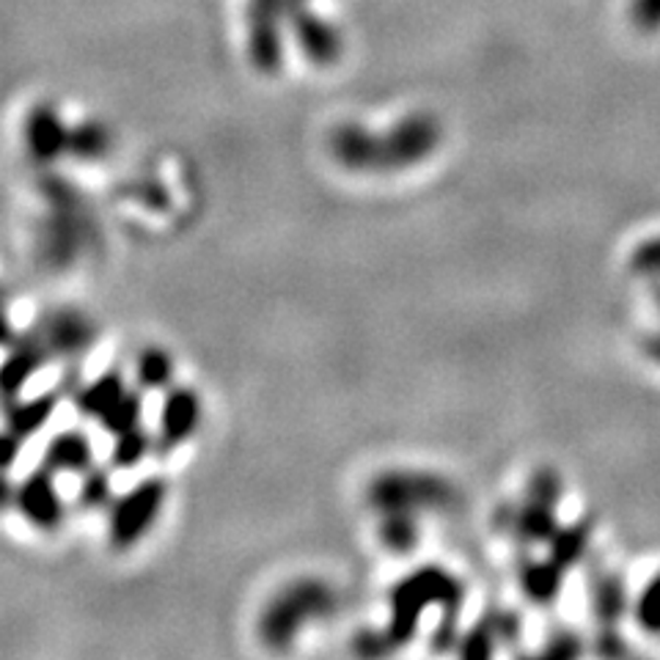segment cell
Returning <instances> with one entry per match:
<instances>
[{
    "mask_svg": "<svg viewBox=\"0 0 660 660\" xmlns=\"http://www.w3.org/2000/svg\"><path fill=\"white\" fill-rule=\"evenodd\" d=\"M466 600V589L457 575L448 569L427 564L416 573L405 575L399 584L391 589V622L383 631L391 652L405 644L413 641L419 631V620L427 609L437 605L443 611L441 625L432 636V649H452L459 638V609Z\"/></svg>",
    "mask_w": 660,
    "mask_h": 660,
    "instance_id": "cell-1",
    "label": "cell"
},
{
    "mask_svg": "<svg viewBox=\"0 0 660 660\" xmlns=\"http://www.w3.org/2000/svg\"><path fill=\"white\" fill-rule=\"evenodd\" d=\"M336 595L320 578H298L284 586L276 598L262 609L259 638L264 647L289 649L309 622L325 620L334 611Z\"/></svg>",
    "mask_w": 660,
    "mask_h": 660,
    "instance_id": "cell-2",
    "label": "cell"
},
{
    "mask_svg": "<svg viewBox=\"0 0 660 660\" xmlns=\"http://www.w3.org/2000/svg\"><path fill=\"white\" fill-rule=\"evenodd\" d=\"M457 501L452 482L430 471L394 468L374 477L367 488V504L374 512H441Z\"/></svg>",
    "mask_w": 660,
    "mask_h": 660,
    "instance_id": "cell-3",
    "label": "cell"
},
{
    "mask_svg": "<svg viewBox=\"0 0 660 660\" xmlns=\"http://www.w3.org/2000/svg\"><path fill=\"white\" fill-rule=\"evenodd\" d=\"M168 488L160 477L144 479L124 495L110 501V517H108V540L116 551H127V548L139 545L152 526L160 517L163 504H166Z\"/></svg>",
    "mask_w": 660,
    "mask_h": 660,
    "instance_id": "cell-4",
    "label": "cell"
},
{
    "mask_svg": "<svg viewBox=\"0 0 660 660\" xmlns=\"http://www.w3.org/2000/svg\"><path fill=\"white\" fill-rule=\"evenodd\" d=\"M441 144V124L430 113H413L396 121L385 135H380L377 173L405 171L424 163Z\"/></svg>",
    "mask_w": 660,
    "mask_h": 660,
    "instance_id": "cell-5",
    "label": "cell"
},
{
    "mask_svg": "<svg viewBox=\"0 0 660 660\" xmlns=\"http://www.w3.org/2000/svg\"><path fill=\"white\" fill-rule=\"evenodd\" d=\"M202 396L188 385H168L160 408V427H157V446L163 452L182 446L184 441L202 427Z\"/></svg>",
    "mask_w": 660,
    "mask_h": 660,
    "instance_id": "cell-6",
    "label": "cell"
},
{
    "mask_svg": "<svg viewBox=\"0 0 660 660\" xmlns=\"http://www.w3.org/2000/svg\"><path fill=\"white\" fill-rule=\"evenodd\" d=\"M14 504H17L20 515L39 531H56L63 523V501L56 488V473L50 468H39L31 473L14 490Z\"/></svg>",
    "mask_w": 660,
    "mask_h": 660,
    "instance_id": "cell-7",
    "label": "cell"
},
{
    "mask_svg": "<svg viewBox=\"0 0 660 660\" xmlns=\"http://www.w3.org/2000/svg\"><path fill=\"white\" fill-rule=\"evenodd\" d=\"M25 144L39 166H50L63 155H70V127L63 124L58 110L50 105L36 108L25 124Z\"/></svg>",
    "mask_w": 660,
    "mask_h": 660,
    "instance_id": "cell-8",
    "label": "cell"
},
{
    "mask_svg": "<svg viewBox=\"0 0 660 660\" xmlns=\"http://www.w3.org/2000/svg\"><path fill=\"white\" fill-rule=\"evenodd\" d=\"M380 135L363 124H339L331 132V157L356 173L377 171Z\"/></svg>",
    "mask_w": 660,
    "mask_h": 660,
    "instance_id": "cell-9",
    "label": "cell"
},
{
    "mask_svg": "<svg viewBox=\"0 0 660 660\" xmlns=\"http://www.w3.org/2000/svg\"><path fill=\"white\" fill-rule=\"evenodd\" d=\"M97 339L92 320L81 311H58L47 320V327L41 331V341L52 356L75 358L83 356Z\"/></svg>",
    "mask_w": 660,
    "mask_h": 660,
    "instance_id": "cell-10",
    "label": "cell"
},
{
    "mask_svg": "<svg viewBox=\"0 0 660 660\" xmlns=\"http://www.w3.org/2000/svg\"><path fill=\"white\" fill-rule=\"evenodd\" d=\"M94 466V446L81 430H63L52 435L45 448V468L52 473H83Z\"/></svg>",
    "mask_w": 660,
    "mask_h": 660,
    "instance_id": "cell-11",
    "label": "cell"
},
{
    "mask_svg": "<svg viewBox=\"0 0 660 660\" xmlns=\"http://www.w3.org/2000/svg\"><path fill=\"white\" fill-rule=\"evenodd\" d=\"M47 356H50V350H47L45 341L36 339V336H31L23 345L14 347L12 356L0 367V394L17 396L20 388L45 367Z\"/></svg>",
    "mask_w": 660,
    "mask_h": 660,
    "instance_id": "cell-12",
    "label": "cell"
},
{
    "mask_svg": "<svg viewBox=\"0 0 660 660\" xmlns=\"http://www.w3.org/2000/svg\"><path fill=\"white\" fill-rule=\"evenodd\" d=\"M124 391V374H121L119 369H108V372H103L97 380H92V383H86L77 391L75 405L77 410H81V416L99 421L105 410H108Z\"/></svg>",
    "mask_w": 660,
    "mask_h": 660,
    "instance_id": "cell-13",
    "label": "cell"
},
{
    "mask_svg": "<svg viewBox=\"0 0 660 660\" xmlns=\"http://www.w3.org/2000/svg\"><path fill=\"white\" fill-rule=\"evenodd\" d=\"M562 569L553 559L548 562H526L520 567V589L531 603L551 605L562 591Z\"/></svg>",
    "mask_w": 660,
    "mask_h": 660,
    "instance_id": "cell-14",
    "label": "cell"
},
{
    "mask_svg": "<svg viewBox=\"0 0 660 660\" xmlns=\"http://www.w3.org/2000/svg\"><path fill=\"white\" fill-rule=\"evenodd\" d=\"M295 34H298L300 47H303L305 56L316 63H334L341 52V39L331 25L320 23V20L309 17L298 20L295 25Z\"/></svg>",
    "mask_w": 660,
    "mask_h": 660,
    "instance_id": "cell-15",
    "label": "cell"
},
{
    "mask_svg": "<svg viewBox=\"0 0 660 660\" xmlns=\"http://www.w3.org/2000/svg\"><path fill=\"white\" fill-rule=\"evenodd\" d=\"M56 405H58L56 394H45V396H36V399H28V403H17L12 410H9V430H12L14 435L23 437V441L25 437L36 435V432L50 421V416L56 413Z\"/></svg>",
    "mask_w": 660,
    "mask_h": 660,
    "instance_id": "cell-16",
    "label": "cell"
},
{
    "mask_svg": "<svg viewBox=\"0 0 660 660\" xmlns=\"http://www.w3.org/2000/svg\"><path fill=\"white\" fill-rule=\"evenodd\" d=\"M413 512H383V520H380V542L388 548L391 553H410L419 542L421 531L419 523H416Z\"/></svg>",
    "mask_w": 660,
    "mask_h": 660,
    "instance_id": "cell-17",
    "label": "cell"
},
{
    "mask_svg": "<svg viewBox=\"0 0 660 660\" xmlns=\"http://www.w3.org/2000/svg\"><path fill=\"white\" fill-rule=\"evenodd\" d=\"M141 419H144V396L141 391H130L127 388L124 394L110 405L108 410L103 413L99 424L108 435H121V432H130L135 427H141Z\"/></svg>",
    "mask_w": 660,
    "mask_h": 660,
    "instance_id": "cell-18",
    "label": "cell"
},
{
    "mask_svg": "<svg viewBox=\"0 0 660 660\" xmlns=\"http://www.w3.org/2000/svg\"><path fill=\"white\" fill-rule=\"evenodd\" d=\"M110 132L99 121H83L70 130V155L81 163H97L108 155Z\"/></svg>",
    "mask_w": 660,
    "mask_h": 660,
    "instance_id": "cell-19",
    "label": "cell"
},
{
    "mask_svg": "<svg viewBox=\"0 0 660 660\" xmlns=\"http://www.w3.org/2000/svg\"><path fill=\"white\" fill-rule=\"evenodd\" d=\"M135 380L141 391H163L173 380V361L163 347H146L135 361Z\"/></svg>",
    "mask_w": 660,
    "mask_h": 660,
    "instance_id": "cell-20",
    "label": "cell"
},
{
    "mask_svg": "<svg viewBox=\"0 0 660 660\" xmlns=\"http://www.w3.org/2000/svg\"><path fill=\"white\" fill-rule=\"evenodd\" d=\"M152 448H155V441H152V435L144 430V427L121 432V435H116V443H113V466L121 468V471H130V468L139 466L141 459H144Z\"/></svg>",
    "mask_w": 660,
    "mask_h": 660,
    "instance_id": "cell-21",
    "label": "cell"
},
{
    "mask_svg": "<svg viewBox=\"0 0 660 660\" xmlns=\"http://www.w3.org/2000/svg\"><path fill=\"white\" fill-rule=\"evenodd\" d=\"M495 644H499V636H495L493 627V616L482 614V620L477 625L468 627L466 633H459L457 638V649L463 658H490L495 652Z\"/></svg>",
    "mask_w": 660,
    "mask_h": 660,
    "instance_id": "cell-22",
    "label": "cell"
},
{
    "mask_svg": "<svg viewBox=\"0 0 660 660\" xmlns=\"http://www.w3.org/2000/svg\"><path fill=\"white\" fill-rule=\"evenodd\" d=\"M584 551H586V526L556 528V535L551 537V559L559 564V567L575 564Z\"/></svg>",
    "mask_w": 660,
    "mask_h": 660,
    "instance_id": "cell-23",
    "label": "cell"
},
{
    "mask_svg": "<svg viewBox=\"0 0 660 660\" xmlns=\"http://www.w3.org/2000/svg\"><path fill=\"white\" fill-rule=\"evenodd\" d=\"M113 501V493H110V477L108 471L103 468H88L83 471V482H81V504L86 509H103V506H110Z\"/></svg>",
    "mask_w": 660,
    "mask_h": 660,
    "instance_id": "cell-24",
    "label": "cell"
},
{
    "mask_svg": "<svg viewBox=\"0 0 660 660\" xmlns=\"http://www.w3.org/2000/svg\"><path fill=\"white\" fill-rule=\"evenodd\" d=\"M559 495H562V479L556 477V471H548V468H542V471H537L535 477L528 479V488H526L528 501H537V504H545V506H556Z\"/></svg>",
    "mask_w": 660,
    "mask_h": 660,
    "instance_id": "cell-25",
    "label": "cell"
},
{
    "mask_svg": "<svg viewBox=\"0 0 660 660\" xmlns=\"http://www.w3.org/2000/svg\"><path fill=\"white\" fill-rule=\"evenodd\" d=\"M631 20L636 28L658 31L660 28V0H633Z\"/></svg>",
    "mask_w": 660,
    "mask_h": 660,
    "instance_id": "cell-26",
    "label": "cell"
},
{
    "mask_svg": "<svg viewBox=\"0 0 660 660\" xmlns=\"http://www.w3.org/2000/svg\"><path fill=\"white\" fill-rule=\"evenodd\" d=\"M20 448H23V437L14 435L12 430L0 432V473L9 471L17 463Z\"/></svg>",
    "mask_w": 660,
    "mask_h": 660,
    "instance_id": "cell-27",
    "label": "cell"
},
{
    "mask_svg": "<svg viewBox=\"0 0 660 660\" xmlns=\"http://www.w3.org/2000/svg\"><path fill=\"white\" fill-rule=\"evenodd\" d=\"M14 339L12 331V320L7 314V300H3V292H0V345H9Z\"/></svg>",
    "mask_w": 660,
    "mask_h": 660,
    "instance_id": "cell-28",
    "label": "cell"
},
{
    "mask_svg": "<svg viewBox=\"0 0 660 660\" xmlns=\"http://www.w3.org/2000/svg\"><path fill=\"white\" fill-rule=\"evenodd\" d=\"M9 501H14V488L7 482V477H0V506H7Z\"/></svg>",
    "mask_w": 660,
    "mask_h": 660,
    "instance_id": "cell-29",
    "label": "cell"
}]
</instances>
